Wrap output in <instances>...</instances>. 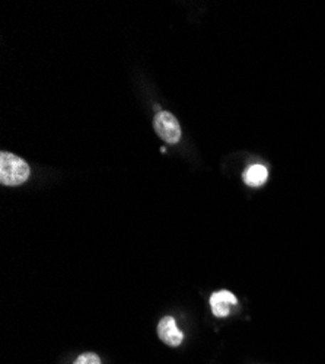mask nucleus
<instances>
[{
    "label": "nucleus",
    "instance_id": "423d86ee",
    "mask_svg": "<svg viewBox=\"0 0 325 364\" xmlns=\"http://www.w3.org/2000/svg\"><path fill=\"white\" fill-rule=\"evenodd\" d=\"M75 364H102L101 358L94 353H85L79 355L75 361Z\"/></svg>",
    "mask_w": 325,
    "mask_h": 364
},
{
    "label": "nucleus",
    "instance_id": "f03ea898",
    "mask_svg": "<svg viewBox=\"0 0 325 364\" xmlns=\"http://www.w3.org/2000/svg\"><path fill=\"white\" fill-rule=\"evenodd\" d=\"M154 127L156 134L168 144H176L181 139V127L179 119H176L171 112H158L154 119Z\"/></svg>",
    "mask_w": 325,
    "mask_h": 364
},
{
    "label": "nucleus",
    "instance_id": "20e7f679",
    "mask_svg": "<svg viewBox=\"0 0 325 364\" xmlns=\"http://www.w3.org/2000/svg\"><path fill=\"white\" fill-rule=\"evenodd\" d=\"M238 300H236L235 294L228 290L216 291L211 296V306L212 312L218 318H226L230 314V306H235Z\"/></svg>",
    "mask_w": 325,
    "mask_h": 364
},
{
    "label": "nucleus",
    "instance_id": "f257e3e1",
    "mask_svg": "<svg viewBox=\"0 0 325 364\" xmlns=\"http://www.w3.org/2000/svg\"><path fill=\"white\" fill-rule=\"evenodd\" d=\"M29 175H31V169L23 159L8 151L0 154V182L4 186H21L28 181Z\"/></svg>",
    "mask_w": 325,
    "mask_h": 364
},
{
    "label": "nucleus",
    "instance_id": "39448f33",
    "mask_svg": "<svg viewBox=\"0 0 325 364\" xmlns=\"http://www.w3.org/2000/svg\"><path fill=\"white\" fill-rule=\"evenodd\" d=\"M269 178V171L264 165H251L243 175V179L250 187H261Z\"/></svg>",
    "mask_w": 325,
    "mask_h": 364
},
{
    "label": "nucleus",
    "instance_id": "7ed1b4c3",
    "mask_svg": "<svg viewBox=\"0 0 325 364\" xmlns=\"http://www.w3.org/2000/svg\"><path fill=\"white\" fill-rule=\"evenodd\" d=\"M158 336L166 346L171 347H179L184 340V333L176 326L172 316H165L161 319L158 323Z\"/></svg>",
    "mask_w": 325,
    "mask_h": 364
}]
</instances>
